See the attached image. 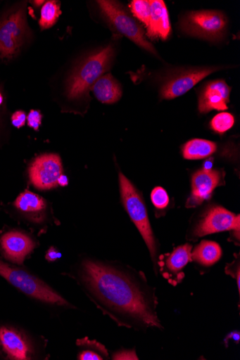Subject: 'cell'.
Instances as JSON below:
<instances>
[{"label": "cell", "mask_w": 240, "mask_h": 360, "mask_svg": "<svg viewBox=\"0 0 240 360\" xmlns=\"http://www.w3.org/2000/svg\"><path fill=\"white\" fill-rule=\"evenodd\" d=\"M63 275L75 281L96 307L118 326L143 333L164 330L157 314L156 289L144 272L86 257Z\"/></svg>", "instance_id": "obj_1"}, {"label": "cell", "mask_w": 240, "mask_h": 360, "mask_svg": "<svg viewBox=\"0 0 240 360\" xmlns=\"http://www.w3.org/2000/svg\"><path fill=\"white\" fill-rule=\"evenodd\" d=\"M0 276L24 295L52 311L77 309L72 303L43 279L0 259Z\"/></svg>", "instance_id": "obj_2"}, {"label": "cell", "mask_w": 240, "mask_h": 360, "mask_svg": "<svg viewBox=\"0 0 240 360\" xmlns=\"http://www.w3.org/2000/svg\"><path fill=\"white\" fill-rule=\"evenodd\" d=\"M121 200L130 219L145 241L153 262L154 272L158 274V250L145 202L134 186L122 174H119Z\"/></svg>", "instance_id": "obj_3"}, {"label": "cell", "mask_w": 240, "mask_h": 360, "mask_svg": "<svg viewBox=\"0 0 240 360\" xmlns=\"http://www.w3.org/2000/svg\"><path fill=\"white\" fill-rule=\"evenodd\" d=\"M114 49L110 45L86 58L74 70L66 82L68 99L79 100L108 71L114 56Z\"/></svg>", "instance_id": "obj_4"}, {"label": "cell", "mask_w": 240, "mask_h": 360, "mask_svg": "<svg viewBox=\"0 0 240 360\" xmlns=\"http://www.w3.org/2000/svg\"><path fill=\"white\" fill-rule=\"evenodd\" d=\"M47 340L34 337L18 327L0 326V354L6 359H49Z\"/></svg>", "instance_id": "obj_5"}, {"label": "cell", "mask_w": 240, "mask_h": 360, "mask_svg": "<svg viewBox=\"0 0 240 360\" xmlns=\"http://www.w3.org/2000/svg\"><path fill=\"white\" fill-rule=\"evenodd\" d=\"M28 35L24 7L10 11L0 19V59H13Z\"/></svg>", "instance_id": "obj_6"}, {"label": "cell", "mask_w": 240, "mask_h": 360, "mask_svg": "<svg viewBox=\"0 0 240 360\" xmlns=\"http://www.w3.org/2000/svg\"><path fill=\"white\" fill-rule=\"evenodd\" d=\"M227 25L225 15L217 11H192L181 22V27L186 34L211 41L223 38Z\"/></svg>", "instance_id": "obj_7"}, {"label": "cell", "mask_w": 240, "mask_h": 360, "mask_svg": "<svg viewBox=\"0 0 240 360\" xmlns=\"http://www.w3.org/2000/svg\"><path fill=\"white\" fill-rule=\"evenodd\" d=\"M101 13L123 36L144 50L157 55L153 46L145 37L142 27L118 2L100 0L96 2Z\"/></svg>", "instance_id": "obj_8"}, {"label": "cell", "mask_w": 240, "mask_h": 360, "mask_svg": "<svg viewBox=\"0 0 240 360\" xmlns=\"http://www.w3.org/2000/svg\"><path fill=\"white\" fill-rule=\"evenodd\" d=\"M240 216L227 209L213 205L206 210L192 229L191 236L195 240L209 235L233 231L239 236Z\"/></svg>", "instance_id": "obj_9"}, {"label": "cell", "mask_w": 240, "mask_h": 360, "mask_svg": "<svg viewBox=\"0 0 240 360\" xmlns=\"http://www.w3.org/2000/svg\"><path fill=\"white\" fill-rule=\"evenodd\" d=\"M222 69L205 67L179 70L166 79L161 87L160 96L164 100L175 99L185 94L204 78Z\"/></svg>", "instance_id": "obj_10"}, {"label": "cell", "mask_w": 240, "mask_h": 360, "mask_svg": "<svg viewBox=\"0 0 240 360\" xmlns=\"http://www.w3.org/2000/svg\"><path fill=\"white\" fill-rule=\"evenodd\" d=\"M63 174L62 162L56 154H44L32 162L29 168L31 183L40 190H49L56 187Z\"/></svg>", "instance_id": "obj_11"}, {"label": "cell", "mask_w": 240, "mask_h": 360, "mask_svg": "<svg viewBox=\"0 0 240 360\" xmlns=\"http://www.w3.org/2000/svg\"><path fill=\"white\" fill-rule=\"evenodd\" d=\"M222 179L223 174L217 170L203 169L196 172L191 179V193L186 207L195 208L208 200Z\"/></svg>", "instance_id": "obj_12"}, {"label": "cell", "mask_w": 240, "mask_h": 360, "mask_svg": "<svg viewBox=\"0 0 240 360\" xmlns=\"http://www.w3.org/2000/svg\"><path fill=\"white\" fill-rule=\"evenodd\" d=\"M231 88L225 81L217 79L209 82L198 95V110L205 114L212 110L225 111L229 102Z\"/></svg>", "instance_id": "obj_13"}, {"label": "cell", "mask_w": 240, "mask_h": 360, "mask_svg": "<svg viewBox=\"0 0 240 360\" xmlns=\"http://www.w3.org/2000/svg\"><path fill=\"white\" fill-rule=\"evenodd\" d=\"M0 245L6 259L13 264L22 265L25 258L36 248L37 243L24 233L11 231L2 236Z\"/></svg>", "instance_id": "obj_14"}, {"label": "cell", "mask_w": 240, "mask_h": 360, "mask_svg": "<svg viewBox=\"0 0 240 360\" xmlns=\"http://www.w3.org/2000/svg\"><path fill=\"white\" fill-rule=\"evenodd\" d=\"M192 245L185 244L177 247L172 252L167 255L165 260L158 264V270L171 285H176L184 278L183 269L192 260Z\"/></svg>", "instance_id": "obj_15"}, {"label": "cell", "mask_w": 240, "mask_h": 360, "mask_svg": "<svg viewBox=\"0 0 240 360\" xmlns=\"http://www.w3.org/2000/svg\"><path fill=\"white\" fill-rule=\"evenodd\" d=\"M14 206L27 221L32 224L42 225L49 220L48 202L38 194L26 191L18 195Z\"/></svg>", "instance_id": "obj_16"}, {"label": "cell", "mask_w": 240, "mask_h": 360, "mask_svg": "<svg viewBox=\"0 0 240 360\" xmlns=\"http://www.w3.org/2000/svg\"><path fill=\"white\" fill-rule=\"evenodd\" d=\"M151 7L150 22L147 27L148 37L151 39L166 40L171 32L166 6L162 0H152Z\"/></svg>", "instance_id": "obj_17"}, {"label": "cell", "mask_w": 240, "mask_h": 360, "mask_svg": "<svg viewBox=\"0 0 240 360\" xmlns=\"http://www.w3.org/2000/svg\"><path fill=\"white\" fill-rule=\"evenodd\" d=\"M96 99L106 104H113L120 101L122 88L120 83L110 75L101 76L92 86Z\"/></svg>", "instance_id": "obj_18"}, {"label": "cell", "mask_w": 240, "mask_h": 360, "mask_svg": "<svg viewBox=\"0 0 240 360\" xmlns=\"http://www.w3.org/2000/svg\"><path fill=\"white\" fill-rule=\"evenodd\" d=\"M222 255L220 245L213 241L203 240L191 252V259L198 265L209 268L217 263Z\"/></svg>", "instance_id": "obj_19"}, {"label": "cell", "mask_w": 240, "mask_h": 360, "mask_svg": "<svg viewBox=\"0 0 240 360\" xmlns=\"http://www.w3.org/2000/svg\"><path fill=\"white\" fill-rule=\"evenodd\" d=\"M79 360H108L110 354L105 345L87 337L77 340Z\"/></svg>", "instance_id": "obj_20"}, {"label": "cell", "mask_w": 240, "mask_h": 360, "mask_svg": "<svg viewBox=\"0 0 240 360\" xmlns=\"http://www.w3.org/2000/svg\"><path fill=\"white\" fill-rule=\"evenodd\" d=\"M217 149L215 143L203 140L194 139L187 142L182 148L184 158L187 160H200L208 158Z\"/></svg>", "instance_id": "obj_21"}, {"label": "cell", "mask_w": 240, "mask_h": 360, "mask_svg": "<svg viewBox=\"0 0 240 360\" xmlns=\"http://www.w3.org/2000/svg\"><path fill=\"white\" fill-rule=\"evenodd\" d=\"M58 3L48 1L42 7L39 25L43 30L52 27L56 22L61 13Z\"/></svg>", "instance_id": "obj_22"}, {"label": "cell", "mask_w": 240, "mask_h": 360, "mask_svg": "<svg viewBox=\"0 0 240 360\" xmlns=\"http://www.w3.org/2000/svg\"><path fill=\"white\" fill-rule=\"evenodd\" d=\"M133 15L149 26L151 13V1L148 0H134L130 5Z\"/></svg>", "instance_id": "obj_23"}, {"label": "cell", "mask_w": 240, "mask_h": 360, "mask_svg": "<svg viewBox=\"0 0 240 360\" xmlns=\"http://www.w3.org/2000/svg\"><path fill=\"white\" fill-rule=\"evenodd\" d=\"M234 124V117L232 114L221 112L212 120L210 125L216 133L224 134L233 127Z\"/></svg>", "instance_id": "obj_24"}, {"label": "cell", "mask_w": 240, "mask_h": 360, "mask_svg": "<svg viewBox=\"0 0 240 360\" xmlns=\"http://www.w3.org/2000/svg\"><path fill=\"white\" fill-rule=\"evenodd\" d=\"M151 201L156 208L163 210L169 204V196L167 191L162 187L155 188L151 193Z\"/></svg>", "instance_id": "obj_25"}, {"label": "cell", "mask_w": 240, "mask_h": 360, "mask_svg": "<svg viewBox=\"0 0 240 360\" xmlns=\"http://www.w3.org/2000/svg\"><path fill=\"white\" fill-rule=\"evenodd\" d=\"M225 272L232 277L236 282L239 295L240 292V262L239 255H235V259L232 263L227 264Z\"/></svg>", "instance_id": "obj_26"}, {"label": "cell", "mask_w": 240, "mask_h": 360, "mask_svg": "<svg viewBox=\"0 0 240 360\" xmlns=\"http://www.w3.org/2000/svg\"><path fill=\"white\" fill-rule=\"evenodd\" d=\"M27 121L30 127L38 130L42 124V115L39 111L31 110L27 117Z\"/></svg>", "instance_id": "obj_27"}, {"label": "cell", "mask_w": 240, "mask_h": 360, "mask_svg": "<svg viewBox=\"0 0 240 360\" xmlns=\"http://www.w3.org/2000/svg\"><path fill=\"white\" fill-rule=\"evenodd\" d=\"M113 359H139L138 355H137L134 349H120L117 352H115L112 355Z\"/></svg>", "instance_id": "obj_28"}, {"label": "cell", "mask_w": 240, "mask_h": 360, "mask_svg": "<svg viewBox=\"0 0 240 360\" xmlns=\"http://www.w3.org/2000/svg\"><path fill=\"white\" fill-rule=\"evenodd\" d=\"M27 116L25 112L23 111L15 112L11 117L13 124L18 129L25 124Z\"/></svg>", "instance_id": "obj_29"}, {"label": "cell", "mask_w": 240, "mask_h": 360, "mask_svg": "<svg viewBox=\"0 0 240 360\" xmlns=\"http://www.w3.org/2000/svg\"><path fill=\"white\" fill-rule=\"evenodd\" d=\"M62 257V254L54 247H51L46 253V259L49 263H53Z\"/></svg>", "instance_id": "obj_30"}, {"label": "cell", "mask_w": 240, "mask_h": 360, "mask_svg": "<svg viewBox=\"0 0 240 360\" xmlns=\"http://www.w3.org/2000/svg\"><path fill=\"white\" fill-rule=\"evenodd\" d=\"M239 340V332L234 331L227 336L225 343L227 344L229 341L232 340L234 343L238 344Z\"/></svg>", "instance_id": "obj_31"}, {"label": "cell", "mask_w": 240, "mask_h": 360, "mask_svg": "<svg viewBox=\"0 0 240 360\" xmlns=\"http://www.w3.org/2000/svg\"><path fill=\"white\" fill-rule=\"evenodd\" d=\"M68 184V181L66 176H63V174L60 176L58 181V185L61 186H65Z\"/></svg>", "instance_id": "obj_32"}, {"label": "cell", "mask_w": 240, "mask_h": 360, "mask_svg": "<svg viewBox=\"0 0 240 360\" xmlns=\"http://www.w3.org/2000/svg\"><path fill=\"white\" fill-rule=\"evenodd\" d=\"M213 162L212 161V160H208V161L205 162L203 169L210 170L213 169Z\"/></svg>", "instance_id": "obj_33"}, {"label": "cell", "mask_w": 240, "mask_h": 360, "mask_svg": "<svg viewBox=\"0 0 240 360\" xmlns=\"http://www.w3.org/2000/svg\"><path fill=\"white\" fill-rule=\"evenodd\" d=\"M4 96L3 95L1 90H0V110H1V108L4 106Z\"/></svg>", "instance_id": "obj_34"}, {"label": "cell", "mask_w": 240, "mask_h": 360, "mask_svg": "<svg viewBox=\"0 0 240 360\" xmlns=\"http://www.w3.org/2000/svg\"><path fill=\"white\" fill-rule=\"evenodd\" d=\"M44 2V1H35L34 2V4H35L37 6L39 7L41 5H42Z\"/></svg>", "instance_id": "obj_35"}]
</instances>
